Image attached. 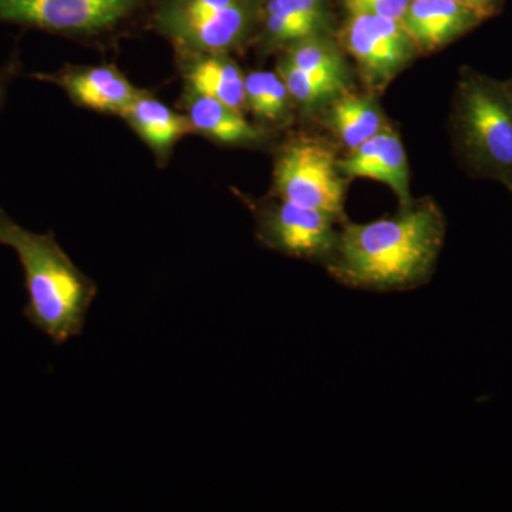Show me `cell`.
<instances>
[{"label": "cell", "mask_w": 512, "mask_h": 512, "mask_svg": "<svg viewBox=\"0 0 512 512\" xmlns=\"http://www.w3.org/2000/svg\"><path fill=\"white\" fill-rule=\"evenodd\" d=\"M343 3L350 15L365 13V15L402 20L409 8L410 0H343Z\"/></svg>", "instance_id": "ffe728a7"}, {"label": "cell", "mask_w": 512, "mask_h": 512, "mask_svg": "<svg viewBox=\"0 0 512 512\" xmlns=\"http://www.w3.org/2000/svg\"><path fill=\"white\" fill-rule=\"evenodd\" d=\"M348 183V178L340 173L335 151L319 138H292L276 156L272 191L281 200L346 221Z\"/></svg>", "instance_id": "5b68a950"}, {"label": "cell", "mask_w": 512, "mask_h": 512, "mask_svg": "<svg viewBox=\"0 0 512 512\" xmlns=\"http://www.w3.org/2000/svg\"><path fill=\"white\" fill-rule=\"evenodd\" d=\"M400 22L424 55L456 42L484 20L456 0H410Z\"/></svg>", "instance_id": "8fae6325"}, {"label": "cell", "mask_w": 512, "mask_h": 512, "mask_svg": "<svg viewBox=\"0 0 512 512\" xmlns=\"http://www.w3.org/2000/svg\"><path fill=\"white\" fill-rule=\"evenodd\" d=\"M138 0H0V23L60 35H93L117 25Z\"/></svg>", "instance_id": "ba28073f"}, {"label": "cell", "mask_w": 512, "mask_h": 512, "mask_svg": "<svg viewBox=\"0 0 512 512\" xmlns=\"http://www.w3.org/2000/svg\"><path fill=\"white\" fill-rule=\"evenodd\" d=\"M446 220L433 198L413 200L392 217L340 225L325 268L333 279L367 291H407L429 281L443 248Z\"/></svg>", "instance_id": "6da1fadb"}, {"label": "cell", "mask_w": 512, "mask_h": 512, "mask_svg": "<svg viewBox=\"0 0 512 512\" xmlns=\"http://www.w3.org/2000/svg\"><path fill=\"white\" fill-rule=\"evenodd\" d=\"M456 2L476 13L481 19L487 20L503 12L505 0H456Z\"/></svg>", "instance_id": "44dd1931"}, {"label": "cell", "mask_w": 512, "mask_h": 512, "mask_svg": "<svg viewBox=\"0 0 512 512\" xmlns=\"http://www.w3.org/2000/svg\"><path fill=\"white\" fill-rule=\"evenodd\" d=\"M323 113V123L349 151L389 126L376 94L342 93L330 101Z\"/></svg>", "instance_id": "9a60e30c"}, {"label": "cell", "mask_w": 512, "mask_h": 512, "mask_svg": "<svg viewBox=\"0 0 512 512\" xmlns=\"http://www.w3.org/2000/svg\"><path fill=\"white\" fill-rule=\"evenodd\" d=\"M256 238L262 247L325 266L345 221L295 202L274 197L251 205Z\"/></svg>", "instance_id": "52a82bcc"}, {"label": "cell", "mask_w": 512, "mask_h": 512, "mask_svg": "<svg viewBox=\"0 0 512 512\" xmlns=\"http://www.w3.org/2000/svg\"><path fill=\"white\" fill-rule=\"evenodd\" d=\"M510 83H511V87H512V79L510 80Z\"/></svg>", "instance_id": "603a6c76"}, {"label": "cell", "mask_w": 512, "mask_h": 512, "mask_svg": "<svg viewBox=\"0 0 512 512\" xmlns=\"http://www.w3.org/2000/svg\"><path fill=\"white\" fill-rule=\"evenodd\" d=\"M185 116L197 133L229 146H252L265 140L264 131L249 123L242 111L185 89Z\"/></svg>", "instance_id": "5bb4252c"}, {"label": "cell", "mask_w": 512, "mask_h": 512, "mask_svg": "<svg viewBox=\"0 0 512 512\" xmlns=\"http://www.w3.org/2000/svg\"><path fill=\"white\" fill-rule=\"evenodd\" d=\"M183 60L187 90L245 109V74L228 53H190Z\"/></svg>", "instance_id": "4fadbf2b"}, {"label": "cell", "mask_w": 512, "mask_h": 512, "mask_svg": "<svg viewBox=\"0 0 512 512\" xmlns=\"http://www.w3.org/2000/svg\"><path fill=\"white\" fill-rule=\"evenodd\" d=\"M339 45L355 60L367 93L380 94L420 55L402 22L353 13L340 30Z\"/></svg>", "instance_id": "8992f818"}, {"label": "cell", "mask_w": 512, "mask_h": 512, "mask_svg": "<svg viewBox=\"0 0 512 512\" xmlns=\"http://www.w3.org/2000/svg\"><path fill=\"white\" fill-rule=\"evenodd\" d=\"M261 0H161L154 26L183 55L228 53L254 35Z\"/></svg>", "instance_id": "277c9868"}, {"label": "cell", "mask_w": 512, "mask_h": 512, "mask_svg": "<svg viewBox=\"0 0 512 512\" xmlns=\"http://www.w3.org/2000/svg\"><path fill=\"white\" fill-rule=\"evenodd\" d=\"M121 117L161 161L167 160L181 138L194 131L187 116L170 109L146 92L141 93Z\"/></svg>", "instance_id": "2e32d148"}, {"label": "cell", "mask_w": 512, "mask_h": 512, "mask_svg": "<svg viewBox=\"0 0 512 512\" xmlns=\"http://www.w3.org/2000/svg\"><path fill=\"white\" fill-rule=\"evenodd\" d=\"M261 42L264 49H285L315 35H330L328 0H261Z\"/></svg>", "instance_id": "7c38bea8"}, {"label": "cell", "mask_w": 512, "mask_h": 512, "mask_svg": "<svg viewBox=\"0 0 512 512\" xmlns=\"http://www.w3.org/2000/svg\"><path fill=\"white\" fill-rule=\"evenodd\" d=\"M340 173L348 180L367 178L386 184L396 194L400 207L412 204L410 170L399 133L387 126L348 156L338 158Z\"/></svg>", "instance_id": "9c48e42d"}, {"label": "cell", "mask_w": 512, "mask_h": 512, "mask_svg": "<svg viewBox=\"0 0 512 512\" xmlns=\"http://www.w3.org/2000/svg\"><path fill=\"white\" fill-rule=\"evenodd\" d=\"M454 143L471 174L512 192V87L473 69L461 70L453 116Z\"/></svg>", "instance_id": "3957f363"}, {"label": "cell", "mask_w": 512, "mask_h": 512, "mask_svg": "<svg viewBox=\"0 0 512 512\" xmlns=\"http://www.w3.org/2000/svg\"><path fill=\"white\" fill-rule=\"evenodd\" d=\"M278 74L284 80L293 104L303 111H316L350 90V80L339 76H315L279 62Z\"/></svg>", "instance_id": "d6986e66"}, {"label": "cell", "mask_w": 512, "mask_h": 512, "mask_svg": "<svg viewBox=\"0 0 512 512\" xmlns=\"http://www.w3.org/2000/svg\"><path fill=\"white\" fill-rule=\"evenodd\" d=\"M293 101L278 72L245 74V109L264 124H282L291 117Z\"/></svg>", "instance_id": "ac0fdd59"}, {"label": "cell", "mask_w": 512, "mask_h": 512, "mask_svg": "<svg viewBox=\"0 0 512 512\" xmlns=\"http://www.w3.org/2000/svg\"><path fill=\"white\" fill-rule=\"evenodd\" d=\"M0 247L15 252L25 272L29 322L55 345L79 336L97 286L74 265L55 235L29 231L0 208Z\"/></svg>", "instance_id": "7a4b0ae2"}, {"label": "cell", "mask_w": 512, "mask_h": 512, "mask_svg": "<svg viewBox=\"0 0 512 512\" xmlns=\"http://www.w3.org/2000/svg\"><path fill=\"white\" fill-rule=\"evenodd\" d=\"M281 63L315 76H339L349 79L348 63L342 46L330 35L305 37L286 46Z\"/></svg>", "instance_id": "e0dca14e"}, {"label": "cell", "mask_w": 512, "mask_h": 512, "mask_svg": "<svg viewBox=\"0 0 512 512\" xmlns=\"http://www.w3.org/2000/svg\"><path fill=\"white\" fill-rule=\"evenodd\" d=\"M18 72L19 66L18 60L16 59L10 60L9 63H6L5 66L0 69V107L5 103L6 93H8L10 83H12L13 77H15Z\"/></svg>", "instance_id": "7402d4cb"}, {"label": "cell", "mask_w": 512, "mask_h": 512, "mask_svg": "<svg viewBox=\"0 0 512 512\" xmlns=\"http://www.w3.org/2000/svg\"><path fill=\"white\" fill-rule=\"evenodd\" d=\"M37 79L59 84L70 99L99 113L121 114L143 93L113 66L74 67L53 74H36Z\"/></svg>", "instance_id": "30bf717a"}]
</instances>
